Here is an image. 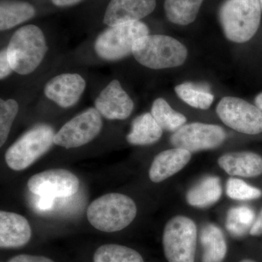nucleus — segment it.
<instances>
[{
  "instance_id": "4",
  "label": "nucleus",
  "mask_w": 262,
  "mask_h": 262,
  "mask_svg": "<svg viewBox=\"0 0 262 262\" xmlns=\"http://www.w3.org/2000/svg\"><path fill=\"white\" fill-rule=\"evenodd\" d=\"M137 215V206L130 196L108 193L89 205L87 217L94 228L103 232H119L126 228Z\"/></svg>"
},
{
  "instance_id": "6",
  "label": "nucleus",
  "mask_w": 262,
  "mask_h": 262,
  "mask_svg": "<svg viewBox=\"0 0 262 262\" xmlns=\"http://www.w3.org/2000/svg\"><path fill=\"white\" fill-rule=\"evenodd\" d=\"M55 134L53 127L48 124H39L29 129L5 152L8 166L15 171L28 168L51 149Z\"/></svg>"
},
{
  "instance_id": "26",
  "label": "nucleus",
  "mask_w": 262,
  "mask_h": 262,
  "mask_svg": "<svg viewBox=\"0 0 262 262\" xmlns=\"http://www.w3.org/2000/svg\"><path fill=\"white\" fill-rule=\"evenodd\" d=\"M94 262H144L136 250L119 244H104L94 254Z\"/></svg>"
},
{
  "instance_id": "28",
  "label": "nucleus",
  "mask_w": 262,
  "mask_h": 262,
  "mask_svg": "<svg viewBox=\"0 0 262 262\" xmlns=\"http://www.w3.org/2000/svg\"><path fill=\"white\" fill-rule=\"evenodd\" d=\"M226 194L234 201H248L261 198L262 191L242 179L232 177L226 184Z\"/></svg>"
},
{
  "instance_id": "20",
  "label": "nucleus",
  "mask_w": 262,
  "mask_h": 262,
  "mask_svg": "<svg viewBox=\"0 0 262 262\" xmlns=\"http://www.w3.org/2000/svg\"><path fill=\"white\" fill-rule=\"evenodd\" d=\"M36 15L34 5L22 0H4L0 4V30L7 32L32 20Z\"/></svg>"
},
{
  "instance_id": "16",
  "label": "nucleus",
  "mask_w": 262,
  "mask_h": 262,
  "mask_svg": "<svg viewBox=\"0 0 262 262\" xmlns=\"http://www.w3.org/2000/svg\"><path fill=\"white\" fill-rule=\"evenodd\" d=\"M192 158V153L181 148L164 150L157 155L149 170V178L154 183L163 182L180 172Z\"/></svg>"
},
{
  "instance_id": "30",
  "label": "nucleus",
  "mask_w": 262,
  "mask_h": 262,
  "mask_svg": "<svg viewBox=\"0 0 262 262\" xmlns=\"http://www.w3.org/2000/svg\"><path fill=\"white\" fill-rule=\"evenodd\" d=\"M8 262H55L51 258L37 255L20 254L13 256Z\"/></svg>"
},
{
  "instance_id": "22",
  "label": "nucleus",
  "mask_w": 262,
  "mask_h": 262,
  "mask_svg": "<svg viewBox=\"0 0 262 262\" xmlns=\"http://www.w3.org/2000/svg\"><path fill=\"white\" fill-rule=\"evenodd\" d=\"M175 92L184 102L198 110H208L214 101L211 87L205 82H184L176 86Z\"/></svg>"
},
{
  "instance_id": "31",
  "label": "nucleus",
  "mask_w": 262,
  "mask_h": 262,
  "mask_svg": "<svg viewBox=\"0 0 262 262\" xmlns=\"http://www.w3.org/2000/svg\"><path fill=\"white\" fill-rule=\"evenodd\" d=\"M36 206L39 211H46L51 209L54 203V198L49 196H39Z\"/></svg>"
},
{
  "instance_id": "1",
  "label": "nucleus",
  "mask_w": 262,
  "mask_h": 262,
  "mask_svg": "<svg viewBox=\"0 0 262 262\" xmlns=\"http://www.w3.org/2000/svg\"><path fill=\"white\" fill-rule=\"evenodd\" d=\"M5 45L14 75L24 78L37 75L51 55V39L35 24L18 27Z\"/></svg>"
},
{
  "instance_id": "29",
  "label": "nucleus",
  "mask_w": 262,
  "mask_h": 262,
  "mask_svg": "<svg viewBox=\"0 0 262 262\" xmlns=\"http://www.w3.org/2000/svg\"><path fill=\"white\" fill-rule=\"evenodd\" d=\"M13 75H14V72L10 67L6 46L4 45L0 51V80L3 82Z\"/></svg>"
},
{
  "instance_id": "21",
  "label": "nucleus",
  "mask_w": 262,
  "mask_h": 262,
  "mask_svg": "<svg viewBox=\"0 0 262 262\" xmlns=\"http://www.w3.org/2000/svg\"><path fill=\"white\" fill-rule=\"evenodd\" d=\"M200 239L203 248L202 262H223L227 253V244L223 231L214 224L201 229Z\"/></svg>"
},
{
  "instance_id": "14",
  "label": "nucleus",
  "mask_w": 262,
  "mask_h": 262,
  "mask_svg": "<svg viewBox=\"0 0 262 262\" xmlns=\"http://www.w3.org/2000/svg\"><path fill=\"white\" fill-rule=\"evenodd\" d=\"M156 5V0H110L105 10L103 23L110 27L140 21L154 11Z\"/></svg>"
},
{
  "instance_id": "33",
  "label": "nucleus",
  "mask_w": 262,
  "mask_h": 262,
  "mask_svg": "<svg viewBox=\"0 0 262 262\" xmlns=\"http://www.w3.org/2000/svg\"><path fill=\"white\" fill-rule=\"evenodd\" d=\"M84 0H51L52 4L58 8H69L80 4Z\"/></svg>"
},
{
  "instance_id": "19",
  "label": "nucleus",
  "mask_w": 262,
  "mask_h": 262,
  "mask_svg": "<svg viewBox=\"0 0 262 262\" xmlns=\"http://www.w3.org/2000/svg\"><path fill=\"white\" fill-rule=\"evenodd\" d=\"M163 134V129L151 113H145L133 120L130 132L126 136V141L131 145H151L160 140Z\"/></svg>"
},
{
  "instance_id": "13",
  "label": "nucleus",
  "mask_w": 262,
  "mask_h": 262,
  "mask_svg": "<svg viewBox=\"0 0 262 262\" xmlns=\"http://www.w3.org/2000/svg\"><path fill=\"white\" fill-rule=\"evenodd\" d=\"M94 106L103 119L125 120L132 115L135 104L121 82L113 78L96 95Z\"/></svg>"
},
{
  "instance_id": "32",
  "label": "nucleus",
  "mask_w": 262,
  "mask_h": 262,
  "mask_svg": "<svg viewBox=\"0 0 262 262\" xmlns=\"http://www.w3.org/2000/svg\"><path fill=\"white\" fill-rule=\"evenodd\" d=\"M249 234L253 237L262 235V208L258 214L256 215V220L250 230Z\"/></svg>"
},
{
  "instance_id": "12",
  "label": "nucleus",
  "mask_w": 262,
  "mask_h": 262,
  "mask_svg": "<svg viewBox=\"0 0 262 262\" xmlns=\"http://www.w3.org/2000/svg\"><path fill=\"white\" fill-rule=\"evenodd\" d=\"M80 184L79 179L70 170L57 168L32 176L27 182V187L37 196L68 198L77 192Z\"/></svg>"
},
{
  "instance_id": "15",
  "label": "nucleus",
  "mask_w": 262,
  "mask_h": 262,
  "mask_svg": "<svg viewBox=\"0 0 262 262\" xmlns=\"http://www.w3.org/2000/svg\"><path fill=\"white\" fill-rule=\"evenodd\" d=\"M32 228L23 215L13 212H0V247L18 248L32 238Z\"/></svg>"
},
{
  "instance_id": "10",
  "label": "nucleus",
  "mask_w": 262,
  "mask_h": 262,
  "mask_svg": "<svg viewBox=\"0 0 262 262\" xmlns=\"http://www.w3.org/2000/svg\"><path fill=\"white\" fill-rule=\"evenodd\" d=\"M216 113L227 126L241 134L256 135L262 133L261 110L242 98H222L217 105Z\"/></svg>"
},
{
  "instance_id": "34",
  "label": "nucleus",
  "mask_w": 262,
  "mask_h": 262,
  "mask_svg": "<svg viewBox=\"0 0 262 262\" xmlns=\"http://www.w3.org/2000/svg\"><path fill=\"white\" fill-rule=\"evenodd\" d=\"M255 103H256V106H258L262 111V93L258 94L255 98Z\"/></svg>"
},
{
  "instance_id": "35",
  "label": "nucleus",
  "mask_w": 262,
  "mask_h": 262,
  "mask_svg": "<svg viewBox=\"0 0 262 262\" xmlns=\"http://www.w3.org/2000/svg\"><path fill=\"white\" fill-rule=\"evenodd\" d=\"M239 262H256L253 261L252 259H249V258H245V259L241 260Z\"/></svg>"
},
{
  "instance_id": "25",
  "label": "nucleus",
  "mask_w": 262,
  "mask_h": 262,
  "mask_svg": "<svg viewBox=\"0 0 262 262\" xmlns=\"http://www.w3.org/2000/svg\"><path fill=\"white\" fill-rule=\"evenodd\" d=\"M151 114L163 130L176 132L187 122V117L173 110L163 98H158L151 105Z\"/></svg>"
},
{
  "instance_id": "3",
  "label": "nucleus",
  "mask_w": 262,
  "mask_h": 262,
  "mask_svg": "<svg viewBox=\"0 0 262 262\" xmlns=\"http://www.w3.org/2000/svg\"><path fill=\"white\" fill-rule=\"evenodd\" d=\"M132 55L138 63L150 70L175 68L187 58L185 46L175 38L164 34H148L134 43Z\"/></svg>"
},
{
  "instance_id": "9",
  "label": "nucleus",
  "mask_w": 262,
  "mask_h": 262,
  "mask_svg": "<svg viewBox=\"0 0 262 262\" xmlns=\"http://www.w3.org/2000/svg\"><path fill=\"white\" fill-rule=\"evenodd\" d=\"M103 118L94 106L82 110L63 124L54 136L55 145L67 149L87 145L101 134Z\"/></svg>"
},
{
  "instance_id": "11",
  "label": "nucleus",
  "mask_w": 262,
  "mask_h": 262,
  "mask_svg": "<svg viewBox=\"0 0 262 262\" xmlns=\"http://www.w3.org/2000/svg\"><path fill=\"white\" fill-rule=\"evenodd\" d=\"M227 139L226 131L220 125L192 122L186 124L174 132L170 138L173 147L191 153L220 147Z\"/></svg>"
},
{
  "instance_id": "27",
  "label": "nucleus",
  "mask_w": 262,
  "mask_h": 262,
  "mask_svg": "<svg viewBox=\"0 0 262 262\" xmlns=\"http://www.w3.org/2000/svg\"><path fill=\"white\" fill-rule=\"evenodd\" d=\"M18 98L2 97L0 99V146L3 147L9 137L10 130L20 112Z\"/></svg>"
},
{
  "instance_id": "23",
  "label": "nucleus",
  "mask_w": 262,
  "mask_h": 262,
  "mask_svg": "<svg viewBox=\"0 0 262 262\" xmlns=\"http://www.w3.org/2000/svg\"><path fill=\"white\" fill-rule=\"evenodd\" d=\"M204 0H165L164 10L169 21L187 26L195 20Z\"/></svg>"
},
{
  "instance_id": "36",
  "label": "nucleus",
  "mask_w": 262,
  "mask_h": 262,
  "mask_svg": "<svg viewBox=\"0 0 262 262\" xmlns=\"http://www.w3.org/2000/svg\"><path fill=\"white\" fill-rule=\"evenodd\" d=\"M259 1L260 5H261V8L262 10V0H258Z\"/></svg>"
},
{
  "instance_id": "18",
  "label": "nucleus",
  "mask_w": 262,
  "mask_h": 262,
  "mask_svg": "<svg viewBox=\"0 0 262 262\" xmlns=\"http://www.w3.org/2000/svg\"><path fill=\"white\" fill-rule=\"evenodd\" d=\"M222 192L220 179L215 176H208L189 189L186 200L194 208H206L220 201Z\"/></svg>"
},
{
  "instance_id": "17",
  "label": "nucleus",
  "mask_w": 262,
  "mask_h": 262,
  "mask_svg": "<svg viewBox=\"0 0 262 262\" xmlns=\"http://www.w3.org/2000/svg\"><path fill=\"white\" fill-rule=\"evenodd\" d=\"M218 165L232 177L254 178L262 174V157L251 151H232L222 155Z\"/></svg>"
},
{
  "instance_id": "2",
  "label": "nucleus",
  "mask_w": 262,
  "mask_h": 262,
  "mask_svg": "<svg viewBox=\"0 0 262 262\" xmlns=\"http://www.w3.org/2000/svg\"><path fill=\"white\" fill-rule=\"evenodd\" d=\"M149 32V27L141 20L106 27L86 44V50L93 61L115 63L132 55L136 41Z\"/></svg>"
},
{
  "instance_id": "24",
  "label": "nucleus",
  "mask_w": 262,
  "mask_h": 262,
  "mask_svg": "<svg viewBox=\"0 0 262 262\" xmlns=\"http://www.w3.org/2000/svg\"><path fill=\"white\" fill-rule=\"evenodd\" d=\"M256 214L251 207L234 206L227 212L226 228L235 238H241L249 233L256 220Z\"/></svg>"
},
{
  "instance_id": "5",
  "label": "nucleus",
  "mask_w": 262,
  "mask_h": 262,
  "mask_svg": "<svg viewBox=\"0 0 262 262\" xmlns=\"http://www.w3.org/2000/svg\"><path fill=\"white\" fill-rule=\"evenodd\" d=\"M258 0H225L219 18L225 37L231 42H248L256 34L261 21Z\"/></svg>"
},
{
  "instance_id": "8",
  "label": "nucleus",
  "mask_w": 262,
  "mask_h": 262,
  "mask_svg": "<svg viewBox=\"0 0 262 262\" xmlns=\"http://www.w3.org/2000/svg\"><path fill=\"white\" fill-rule=\"evenodd\" d=\"M198 241L195 222L178 215L170 219L164 227V254L168 262H194Z\"/></svg>"
},
{
  "instance_id": "7",
  "label": "nucleus",
  "mask_w": 262,
  "mask_h": 262,
  "mask_svg": "<svg viewBox=\"0 0 262 262\" xmlns=\"http://www.w3.org/2000/svg\"><path fill=\"white\" fill-rule=\"evenodd\" d=\"M87 89V77L82 72L73 69L62 70L45 82L38 98L61 110H70L80 102Z\"/></svg>"
}]
</instances>
